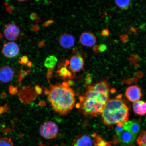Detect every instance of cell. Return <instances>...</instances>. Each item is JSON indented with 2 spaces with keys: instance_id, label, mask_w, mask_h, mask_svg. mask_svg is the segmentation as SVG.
I'll return each instance as SVG.
<instances>
[{
  "instance_id": "6da1fadb",
  "label": "cell",
  "mask_w": 146,
  "mask_h": 146,
  "mask_svg": "<svg viewBox=\"0 0 146 146\" xmlns=\"http://www.w3.org/2000/svg\"><path fill=\"white\" fill-rule=\"evenodd\" d=\"M110 90V87L105 80L89 86L85 95L80 97V107L84 113L92 116L102 113L109 100Z\"/></svg>"
},
{
  "instance_id": "7a4b0ae2",
  "label": "cell",
  "mask_w": 146,
  "mask_h": 146,
  "mask_svg": "<svg viewBox=\"0 0 146 146\" xmlns=\"http://www.w3.org/2000/svg\"><path fill=\"white\" fill-rule=\"evenodd\" d=\"M49 101L55 111L60 114L65 115L72 110L75 104L74 91L67 82L61 84L52 85L49 90L46 91Z\"/></svg>"
},
{
  "instance_id": "3957f363",
  "label": "cell",
  "mask_w": 146,
  "mask_h": 146,
  "mask_svg": "<svg viewBox=\"0 0 146 146\" xmlns=\"http://www.w3.org/2000/svg\"><path fill=\"white\" fill-rule=\"evenodd\" d=\"M129 115V108L123 96L119 94L107 102L102 111V117L106 125L123 127L128 119Z\"/></svg>"
},
{
  "instance_id": "277c9868",
  "label": "cell",
  "mask_w": 146,
  "mask_h": 146,
  "mask_svg": "<svg viewBox=\"0 0 146 146\" xmlns=\"http://www.w3.org/2000/svg\"><path fill=\"white\" fill-rule=\"evenodd\" d=\"M40 133L43 138L47 139H52L57 136L59 132L58 125L54 122H45L40 128Z\"/></svg>"
},
{
  "instance_id": "5b68a950",
  "label": "cell",
  "mask_w": 146,
  "mask_h": 146,
  "mask_svg": "<svg viewBox=\"0 0 146 146\" xmlns=\"http://www.w3.org/2000/svg\"><path fill=\"white\" fill-rule=\"evenodd\" d=\"M96 136V133L93 134L91 137L87 135H80L73 140L72 146H97Z\"/></svg>"
},
{
  "instance_id": "8992f818",
  "label": "cell",
  "mask_w": 146,
  "mask_h": 146,
  "mask_svg": "<svg viewBox=\"0 0 146 146\" xmlns=\"http://www.w3.org/2000/svg\"><path fill=\"white\" fill-rule=\"evenodd\" d=\"M125 94L128 100L134 103L139 101L142 96L141 89L137 85H132L127 87Z\"/></svg>"
},
{
  "instance_id": "52a82bcc",
  "label": "cell",
  "mask_w": 146,
  "mask_h": 146,
  "mask_svg": "<svg viewBox=\"0 0 146 146\" xmlns=\"http://www.w3.org/2000/svg\"><path fill=\"white\" fill-rule=\"evenodd\" d=\"M3 32L7 40L13 41L15 40L19 36L20 30L17 25L14 24L10 23L5 26Z\"/></svg>"
},
{
  "instance_id": "ba28073f",
  "label": "cell",
  "mask_w": 146,
  "mask_h": 146,
  "mask_svg": "<svg viewBox=\"0 0 146 146\" xmlns=\"http://www.w3.org/2000/svg\"><path fill=\"white\" fill-rule=\"evenodd\" d=\"M2 52L5 57L13 58L19 54V48L17 44L14 42H10L4 45Z\"/></svg>"
},
{
  "instance_id": "9c48e42d",
  "label": "cell",
  "mask_w": 146,
  "mask_h": 146,
  "mask_svg": "<svg viewBox=\"0 0 146 146\" xmlns=\"http://www.w3.org/2000/svg\"><path fill=\"white\" fill-rule=\"evenodd\" d=\"M69 64L71 72L75 74L83 68L84 61L82 56L76 55L70 58Z\"/></svg>"
},
{
  "instance_id": "30bf717a",
  "label": "cell",
  "mask_w": 146,
  "mask_h": 146,
  "mask_svg": "<svg viewBox=\"0 0 146 146\" xmlns=\"http://www.w3.org/2000/svg\"><path fill=\"white\" fill-rule=\"evenodd\" d=\"M96 38L93 33L84 32L80 36L79 41L81 44L88 47L94 46L96 42Z\"/></svg>"
},
{
  "instance_id": "8fae6325",
  "label": "cell",
  "mask_w": 146,
  "mask_h": 146,
  "mask_svg": "<svg viewBox=\"0 0 146 146\" xmlns=\"http://www.w3.org/2000/svg\"><path fill=\"white\" fill-rule=\"evenodd\" d=\"M14 75L13 69L8 66H5L0 68V81L3 83H8L11 81Z\"/></svg>"
},
{
  "instance_id": "7c38bea8",
  "label": "cell",
  "mask_w": 146,
  "mask_h": 146,
  "mask_svg": "<svg viewBox=\"0 0 146 146\" xmlns=\"http://www.w3.org/2000/svg\"><path fill=\"white\" fill-rule=\"evenodd\" d=\"M59 42L60 45L63 48L69 49L74 46L75 43V40L72 34L66 33L60 36Z\"/></svg>"
},
{
  "instance_id": "4fadbf2b",
  "label": "cell",
  "mask_w": 146,
  "mask_h": 146,
  "mask_svg": "<svg viewBox=\"0 0 146 146\" xmlns=\"http://www.w3.org/2000/svg\"><path fill=\"white\" fill-rule=\"evenodd\" d=\"M119 141L124 145H129L134 142L136 135L129 131L124 130L121 134L118 135Z\"/></svg>"
},
{
  "instance_id": "5bb4252c",
  "label": "cell",
  "mask_w": 146,
  "mask_h": 146,
  "mask_svg": "<svg viewBox=\"0 0 146 146\" xmlns=\"http://www.w3.org/2000/svg\"><path fill=\"white\" fill-rule=\"evenodd\" d=\"M123 127L124 130L129 131L136 135L140 129V126L138 122L132 120L126 122L124 124Z\"/></svg>"
},
{
  "instance_id": "9a60e30c",
  "label": "cell",
  "mask_w": 146,
  "mask_h": 146,
  "mask_svg": "<svg viewBox=\"0 0 146 146\" xmlns=\"http://www.w3.org/2000/svg\"><path fill=\"white\" fill-rule=\"evenodd\" d=\"M134 112L137 114L143 116L146 114V102L143 101H138L133 105Z\"/></svg>"
},
{
  "instance_id": "2e32d148",
  "label": "cell",
  "mask_w": 146,
  "mask_h": 146,
  "mask_svg": "<svg viewBox=\"0 0 146 146\" xmlns=\"http://www.w3.org/2000/svg\"><path fill=\"white\" fill-rule=\"evenodd\" d=\"M58 62V59L54 55H51L46 58L44 62V66L46 68L52 69L56 66Z\"/></svg>"
},
{
  "instance_id": "e0dca14e",
  "label": "cell",
  "mask_w": 146,
  "mask_h": 146,
  "mask_svg": "<svg viewBox=\"0 0 146 146\" xmlns=\"http://www.w3.org/2000/svg\"><path fill=\"white\" fill-rule=\"evenodd\" d=\"M138 146H146V130L142 131L137 139Z\"/></svg>"
},
{
  "instance_id": "ac0fdd59",
  "label": "cell",
  "mask_w": 146,
  "mask_h": 146,
  "mask_svg": "<svg viewBox=\"0 0 146 146\" xmlns=\"http://www.w3.org/2000/svg\"><path fill=\"white\" fill-rule=\"evenodd\" d=\"M116 4L119 8L127 10L129 8L130 4L129 1H115Z\"/></svg>"
},
{
  "instance_id": "d6986e66",
  "label": "cell",
  "mask_w": 146,
  "mask_h": 146,
  "mask_svg": "<svg viewBox=\"0 0 146 146\" xmlns=\"http://www.w3.org/2000/svg\"><path fill=\"white\" fill-rule=\"evenodd\" d=\"M70 71L68 70L67 69L66 66L62 67L58 70L57 72L59 74V75L63 78H65L68 77Z\"/></svg>"
},
{
  "instance_id": "ffe728a7",
  "label": "cell",
  "mask_w": 146,
  "mask_h": 146,
  "mask_svg": "<svg viewBox=\"0 0 146 146\" xmlns=\"http://www.w3.org/2000/svg\"><path fill=\"white\" fill-rule=\"evenodd\" d=\"M0 146H14L11 139L7 138H0Z\"/></svg>"
},
{
  "instance_id": "44dd1931",
  "label": "cell",
  "mask_w": 146,
  "mask_h": 146,
  "mask_svg": "<svg viewBox=\"0 0 146 146\" xmlns=\"http://www.w3.org/2000/svg\"><path fill=\"white\" fill-rule=\"evenodd\" d=\"M124 130V129L123 127H120L118 126H117L115 129V131L117 135V136L121 134V133L123 132Z\"/></svg>"
},
{
  "instance_id": "7402d4cb",
  "label": "cell",
  "mask_w": 146,
  "mask_h": 146,
  "mask_svg": "<svg viewBox=\"0 0 146 146\" xmlns=\"http://www.w3.org/2000/svg\"><path fill=\"white\" fill-rule=\"evenodd\" d=\"M29 62V59L28 57L26 56H23L21 58V61L20 63L22 64H26L28 63Z\"/></svg>"
},
{
  "instance_id": "603a6c76",
  "label": "cell",
  "mask_w": 146,
  "mask_h": 146,
  "mask_svg": "<svg viewBox=\"0 0 146 146\" xmlns=\"http://www.w3.org/2000/svg\"><path fill=\"white\" fill-rule=\"evenodd\" d=\"M107 49V46L104 44H100L98 45V50L100 52H104Z\"/></svg>"
},
{
  "instance_id": "cb8c5ba5",
  "label": "cell",
  "mask_w": 146,
  "mask_h": 146,
  "mask_svg": "<svg viewBox=\"0 0 146 146\" xmlns=\"http://www.w3.org/2000/svg\"><path fill=\"white\" fill-rule=\"evenodd\" d=\"M35 90L36 93L38 95H40L42 91L41 88L39 85L36 86L35 87Z\"/></svg>"
},
{
  "instance_id": "d4e9b609",
  "label": "cell",
  "mask_w": 146,
  "mask_h": 146,
  "mask_svg": "<svg viewBox=\"0 0 146 146\" xmlns=\"http://www.w3.org/2000/svg\"><path fill=\"white\" fill-rule=\"evenodd\" d=\"M85 80L86 83L87 84H90L91 83L92 81V78L90 74H88L87 75L86 78Z\"/></svg>"
},
{
  "instance_id": "484cf974",
  "label": "cell",
  "mask_w": 146,
  "mask_h": 146,
  "mask_svg": "<svg viewBox=\"0 0 146 146\" xmlns=\"http://www.w3.org/2000/svg\"><path fill=\"white\" fill-rule=\"evenodd\" d=\"M10 90L11 94H16L17 92V88L13 86L11 87Z\"/></svg>"
},
{
  "instance_id": "4316f807",
  "label": "cell",
  "mask_w": 146,
  "mask_h": 146,
  "mask_svg": "<svg viewBox=\"0 0 146 146\" xmlns=\"http://www.w3.org/2000/svg\"><path fill=\"white\" fill-rule=\"evenodd\" d=\"M109 33V31L106 29H104L101 33L102 35L105 36H108Z\"/></svg>"
},
{
  "instance_id": "83f0119b",
  "label": "cell",
  "mask_w": 146,
  "mask_h": 146,
  "mask_svg": "<svg viewBox=\"0 0 146 146\" xmlns=\"http://www.w3.org/2000/svg\"><path fill=\"white\" fill-rule=\"evenodd\" d=\"M92 50L95 53H98L99 52V50H98V45H95L93 47Z\"/></svg>"
},
{
  "instance_id": "f1b7e54d",
  "label": "cell",
  "mask_w": 146,
  "mask_h": 146,
  "mask_svg": "<svg viewBox=\"0 0 146 146\" xmlns=\"http://www.w3.org/2000/svg\"><path fill=\"white\" fill-rule=\"evenodd\" d=\"M54 22V21L52 20H49V21H46L44 23V25L45 27L48 26L49 25L52 24Z\"/></svg>"
},
{
  "instance_id": "f546056e",
  "label": "cell",
  "mask_w": 146,
  "mask_h": 146,
  "mask_svg": "<svg viewBox=\"0 0 146 146\" xmlns=\"http://www.w3.org/2000/svg\"><path fill=\"white\" fill-rule=\"evenodd\" d=\"M37 17V15L36 13H33L30 15V18L32 20H35Z\"/></svg>"
},
{
  "instance_id": "4dcf8cb0",
  "label": "cell",
  "mask_w": 146,
  "mask_h": 146,
  "mask_svg": "<svg viewBox=\"0 0 146 146\" xmlns=\"http://www.w3.org/2000/svg\"><path fill=\"white\" fill-rule=\"evenodd\" d=\"M7 108L6 107H0V114L1 113V112H3V111L6 110Z\"/></svg>"
},
{
  "instance_id": "1f68e13d",
  "label": "cell",
  "mask_w": 146,
  "mask_h": 146,
  "mask_svg": "<svg viewBox=\"0 0 146 146\" xmlns=\"http://www.w3.org/2000/svg\"><path fill=\"white\" fill-rule=\"evenodd\" d=\"M67 83H68L69 86H72L74 84V82L71 81V80H69V81L67 82Z\"/></svg>"
}]
</instances>
